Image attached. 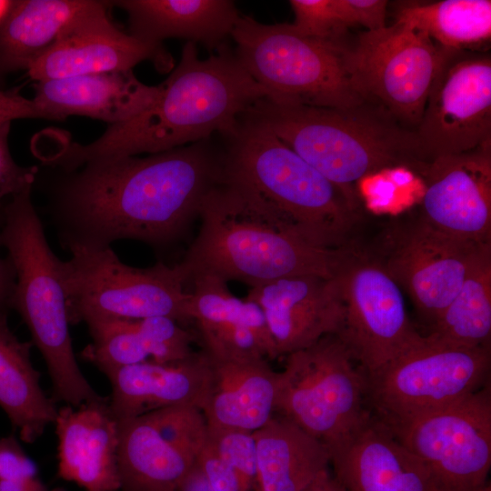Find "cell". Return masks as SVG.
<instances>
[{"mask_svg": "<svg viewBox=\"0 0 491 491\" xmlns=\"http://www.w3.org/2000/svg\"><path fill=\"white\" fill-rule=\"evenodd\" d=\"M253 435L257 457L254 491H303L329 468L327 448L280 415Z\"/></svg>", "mask_w": 491, "mask_h": 491, "instance_id": "cell-28", "label": "cell"}, {"mask_svg": "<svg viewBox=\"0 0 491 491\" xmlns=\"http://www.w3.org/2000/svg\"><path fill=\"white\" fill-rule=\"evenodd\" d=\"M443 48L426 34L395 22L360 34L346 46L356 92L404 126L416 131L438 71Z\"/></svg>", "mask_w": 491, "mask_h": 491, "instance_id": "cell-11", "label": "cell"}, {"mask_svg": "<svg viewBox=\"0 0 491 491\" xmlns=\"http://www.w3.org/2000/svg\"><path fill=\"white\" fill-rule=\"evenodd\" d=\"M247 112L357 206L355 186L365 178L396 167L423 175L430 165L416 132L368 101L328 108L265 97Z\"/></svg>", "mask_w": 491, "mask_h": 491, "instance_id": "cell-4", "label": "cell"}, {"mask_svg": "<svg viewBox=\"0 0 491 491\" xmlns=\"http://www.w3.org/2000/svg\"><path fill=\"white\" fill-rule=\"evenodd\" d=\"M303 491H347L329 468L316 476Z\"/></svg>", "mask_w": 491, "mask_h": 491, "instance_id": "cell-43", "label": "cell"}, {"mask_svg": "<svg viewBox=\"0 0 491 491\" xmlns=\"http://www.w3.org/2000/svg\"><path fill=\"white\" fill-rule=\"evenodd\" d=\"M344 317L336 335L365 374L421 345L401 287L376 260L355 251L338 274Z\"/></svg>", "mask_w": 491, "mask_h": 491, "instance_id": "cell-13", "label": "cell"}, {"mask_svg": "<svg viewBox=\"0 0 491 491\" xmlns=\"http://www.w3.org/2000/svg\"><path fill=\"white\" fill-rule=\"evenodd\" d=\"M235 54L271 100L349 108L365 102L346 63V45L298 34L291 24L266 25L240 15L231 35Z\"/></svg>", "mask_w": 491, "mask_h": 491, "instance_id": "cell-7", "label": "cell"}, {"mask_svg": "<svg viewBox=\"0 0 491 491\" xmlns=\"http://www.w3.org/2000/svg\"><path fill=\"white\" fill-rule=\"evenodd\" d=\"M2 225V215L0 212V227ZM1 248V246H0ZM15 284V268L6 256L2 257L0 255V309H7L14 292Z\"/></svg>", "mask_w": 491, "mask_h": 491, "instance_id": "cell-41", "label": "cell"}, {"mask_svg": "<svg viewBox=\"0 0 491 491\" xmlns=\"http://www.w3.org/2000/svg\"><path fill=\"white\" fill-rule=\"evenodd\" d=\"M128 15L130 35L148 43L182 38L217 51L240 16L230 0H122L111 2Z\"/></svg>", "mask_w": 491, "mask_h": 491, "instance_id": "cell-26", "label": "cell"}, {"mask_svg": "<svg viewBox=\"0 0 491 491\" xmlns=\"http://www.w3.org/2000/svg\"><path fill=\"white\" fill-rule=\"evenodd\" d=\"M119 423V491H176L195 459L158 433L146 415Z\"/></svg>", "mask_w": 491, "mask_h": 491, "instance_id": "cell-30", "label": "cell"}, {"mask_svg": "<svg viewBox=\"0 0 491 491\" xmlns=\"http://www.w3.org/2000/svg\"><path fill=\"white\" fill-rule=\"evenodd\" d=\"M443 48V47H442ZM416 135L431 163L491 142V57L443 48Z\"/></svg>", "mask_w": 491, "mask_h": 491, "instance_id": "cell-14", "label": "cell"}, {"mask_svg": "<svg viewBox=\"0 0 491 491\" xmlns=\"http://www.w3.org/2000/svg\"><path fill=\"white\" fill-rule=\"evenodd\" d=\"M423 176L422 221L459 240L491 242V142L435 158Z\"/></svg>", "mask_w": 491, "mask_h": 491, "instance_id": "cell-16", "label": "cell"}, {"mask_svg": "<svg viewBox=\"0 0 491 491\" xmlns=\"http://www.w3.org/2000/svg\"><path fill=\"white\" fill-rule=\"evenodd\" d=\"M24 118L46 119L33 99L24 97L18 88L0 91V123Z\"/></svg>", "mask_w": 491, "mask_h": 491, "instance_id": "cell-40", "label": "cell"}, {"mask_svg": "<svg viewBox=\"0 0 491 491\" xmlns=\"http://www.w3.org/2000/svg\"><path fill=\"white\" fill-rule=\"evenodd\" d=\"M189 282L193 289L186 306V324L195 325L204 351L225 358H277L257 305L235 296L227 282L215 276L197 275Z\"/></svg>", "mask_w": 491, "mask_h": 491, "instance_id": "cell-20", "label": "cell"}, {"mask_svg": "<svg viewBox=\"0 0 491 491\" xmlns=\"http://www.w3.org/2000/svg\"><path fill=\"white\" fill-rule=\"evenodd\" d=\"M329 451L369 416L366 375L336 335L286 356L276 413Z\"/></svg>", "mask_w": 491, "mask_h": 491, "instance_id": "cell-9", "label": "cell"}, {"mask_svg": "<svg viewBox=\"0 0 491 491\" xmlns=\"http://www.w3.org/2000/svg\"><path fill=\"white\" fill-rule=\"evenodd\" d=\"M204 352L208 375L201 410L207 425L249 432L261 428L276 413L279 372L266 358H225Z\"/></svg>", "mask_w": 491, "mask_h": 491, "instance_id": "cell-23", "label": "cell"}, {"mask_svg": "<svg viewBox=\"0 0 491 491\" xmlns=\"http://www.w3.org/2000/svg\"><path fill=\"white\" fill-rule=\"evenodd\" d=\"M489 243L456 239L420 218L397 230L377 260L431 323L459 291L473 264Z\"/></svg>", "mask_w": 491, "mask_h": 491, "instance_id": "cell-15", "label": "cell"}, {"mask_svg": "<svg viewBox=\"0 0 491 491\" xmlns=\"http://www.w3.org/2000/svg\"><path fill=\"white\" fill-rule=\"evenodd\" d=\"M62 172L48 213L65 250H102L125 239L156 247L176 241L198 216L220 179L221 153L207 139Z\"/></svg>", "mask_w": 491, "mask_h": 491, "instance_id": "cell-1", "label": "cell"}, {"mask_svg": "<svg viewBox=\"0 0 491 491\" xmlns=\"http://www.w3.org/2000/svg\"><path fill=\"white\" fill-rule=\"evenodd\" d=\"M198 234L179 263L250 287L293 276L335 277L353 250L326 247L248 187L220 176L199 208Z\"/></svg>", "mask_w": 491, "mask_h": 491, "instance_id": "cell-3", "label": "cell"}, {"mask_svg": "<svg viewBox=\"0 0 491 491\" xmlns=\"http://www.w3.org/2000/svg\"><path fill=\"white\" fill-rule=\"evenodd\" d=\"M109 5L90 0H24L0 24V78L25 69L84 20Z\"/></svg>", "mask_w": 491, "mask_h": 491, "instance_id": "cell-27", "label": "cell"}, {"mask_svg": "<svg viewBox=\"0 0 491 491\" xmlns=\"http://www.w3.org/2000/svg\"><path fill=\"white\" fill-rule=\"evenodd\" d=\"M32 346L12 332L7 309H0V407L28 444L55 423L58 410L41 386V374L31 361Z\"/></svg>", "mask_w": 491, "mask_h": 491, "instance_id": "cell-29", "label": "cell"}, {"mask_svg": "<svg viewBox=\"0 0 491 491\" xmlns=\"http://www.w3.org/2000/svg\"><path fill=\"white\" fill-rule=\"evenodd\" d=\"M490 347L425 341L366 375V402L387 427L449 406L489 384Z\"/></svg>", "mask_w": 491, "mask_h": 491, "instance_id": "cell-10", "label": "cell"}, {"mask_svg": "<svg viewBox=\"0 0 491 491\" xmlns=\"http://www.w3.org/2000/svg\"><path fill=\"white\" fill-rule=\"evenodd\" d=\"M328 452L347 491H436L426 466L372 414Z\"/></svg>", "mask_w": 491, "mask_h": 491, "instance_id": "cell-19", "label": "cell"}, {"mask_svg": "<svg viewBox=\"0 0 491 491\" xmlns=\"http://www.w3.org/2000/svg\"><path fill=\"white\" fill-rule=\"evenodd\" d=\"M107 6L95 13L38 57L27 69L36 81L132 70L144 61L169 71L173 58L162 44L142 41L113 24Z\"/></svg>", "mask_w": 491, "mask_h": 491, "instance_id": "cell-18", "label": "cell"}, {"mask_svg": "<svg viewBox=\"0 0 491 491\" xmlns=\"http://www.w3.org/2000/svg\"><path fill=\"white\" fill-rule=\"evenodd\" d=\"M10 125L0 123V202L32 188L38 173L36 166H22L13 159L7 143Z\"/></svg>", "mask_w": 491, "mask_h": 491, "instance_id": "cell-36", "label": "cell"}, {"mask_svg": "<svg viewBox=\"0 0 491 491\" xmlns=\"http://www.w3.org/2000/svg\"><path fill=\"white\" fill-rule=\"evenodd\" d=\"M60 264L72 326L100 319L164 316L186 324V274L180 264L145 268L123 263L111 247L75 250Z\"/></svg>", "mask_w": 491, "mask_h": 491, "instance_id": "cell-8", "label": "cell"}, {"mask_svg": "<svg viewBox=\"0 0 491 491\" xmlns=\"http://www.w3.org/2000/svg\"><path fill=\"white\" fill-rule=\"evenodd\" d=\"M58 476L85 491H119V423L101 396L75 407L58 408Z\"/></svg>", "mask_w": 491, "mask_h": 491, "instance_id": "cell-21", "label": "cell"}, {"mask_svg": "<svg viewBox=\"0 0 491 491\" xmlns=\"http://www.w3.org/2000/svg\"><path fill=\"white\" fill-rule=\"evenodd\" d=\"M105 375L111 384L109 407L121 422L174 406L190 405L201 409L208 367L202 350L179 361H146Z\"/></svg>", "mask_w": 491, "mask_h": 491, "instance_id": "cell-24", "label": "cell"}, {"mask_svg": "<svg viewBox=\"0 0 491 491\" xmlns=\"http://www.w3.org/2000/svg\"><path fill=\"white\" fill-rule=\"evenodd\" d=\"M387 428L426 466L436 491H481L488 483L490 383L449 406Z\"/></svg>", "mask_w": 491, "mask_h": 491, "instance_id": "cell-12", "label": "cell"}, {"mask_svg": "<svg viewBox=\"0 0 491 491\" xmlns=\"http://www.w3.org/2000/svg\"><path fill=\"white\" fill-rule=\"evenodd\" d=\"M246 298L261 309L277 357L337 335L343 323L338 275L282 277L251 287Z\"/></svg>", "mask_w": 491, "mask_h": 491, "instance_id": "cell-17", "label": "cell"}, {"mask_svg": "<svg viewBox=\"0 0 491 491\" xmlns=\"http://www.w3.org/2000/svg\"><path fill=\"white\" fill-rule=\"evenodd\" d=\"M0 491H65L49 488L38 477L14 481H0Z\"/></svg>", "mask_w": 491, "mask_h": 491, "instance_id": "cell-42", "label": "cell"}, {"mask_svg": "<svg viewBox=\"0 0 491 491\" xmlns=\"http://www.w3.org/2000/svg\"><path fill=\"white\" fill-rule=\"evenodd\" d=\"M195 464L213 491H243L235 471L207 442L196 455Z\"/></svg>", "mask_w": 491, "mask_h": 491, "instance_id": "cell-38", "label": "cell"}, {"mask_svg": "<svg viewBox=\"0 0 491 491\" xmlns=\"http://www.w3.org/2000/svg\"><path fill=\"white\" fill-rule=\"evenodd\" d=\"M145 415L165 440L194 459L206 442L207 423L195 406H174Z\"/></svg>", "mask_w": 491, "mask_h": 491, "instance_id": "cell-33", "label": "cell"}, {"mask_svg": "<svg viewBox=\"0 0 491 491\" xmlns=\"http://www.w3.org/2000/svg\"><path fill=\"white\" fill-rule=\"evenodd\" d=\"M34 88L33 100L47 120L84 115L115 125L147 109L160 85H147L133 70H124L40 81Z\"/></svg>", "mask_w": 491, "mask_h": 491, "instance_id": "cell-22", "label": "cell"}, {"mask_svg": "<svg viewBox=\"0 0 491 491\" xmlns=\"http://www.w3.org/2000/svg\"><path fill=\"white\" fill-rule=\"evenodd\" d=\"M32 188L11 196L0 209V246L15 271L9 307L26 325L41 353L53 386V399L77 407L102 396L76 362L63 289L61 259L52 251L33 205Z\"/></svg>", "mask_w": 491, "mask_h": 491, "instance_id": "cell-5", "label": "cell"}, {"mask_svg": "<svg viewBox=\"0 0 491 491\" xmlns=\"http://www.w3.org/2000/svg\"><path fill=\"white\" fill-rule=\"evenodd\" d=\"M207 444L235 471L243 491H254L256 445L253 432L207 425Z\"/></svg>", "mask_w": 491, "mask_h": 491, "instance_id": "cell-34", "label": "cell"}, {"mask_svg": "<svg viewBox=\"0 0 491 491\" xmlns=\"http://www.w3.org/2000/svg\"><path fill=\"white\" fill-rule=\"evenodd\" d=\"M37 477V467L14 436H0V481Z\"/></svg>", "mask_w": 491, "mask_h": 491, "instance_id": "cell-37", "label": "cell"}, {"mask_svg": "<svg viewBox=\"0 0 491 491\" xmlns=\"http://www.w3.org/2000/svg\"><path fill=\"white\" fill-rule=\"evenodd\" d=\"M224 137L221 177L256 192L317 243L347 246L359 206L246 112Z\"/></svg>", "mask_w": 491, "mask_h": 491, "instance_id": "cell-6", "label": "cell"}, {"mask_svg": "<svg viewBox=\"0 0 491 491\" xmlns=\"http://www.w3.org/2000/svg\"><path fill=\"white\" fill-rule=\"evenodd\" d=\"M387 4L385 0H344L350 27L362 25L366 31L384 28Z\"/></svg>", "mask_w": 491, "mask_h": 491, "instance_id": "cell-39", "label": "cell"}, {"mask_svg": "<svg viewBox=\"0 0 491 491\" xmlns=\"http://www.w3.org/2000/svg\"><path fill=\"white\" fill-rule=\"evenodd\" d=\"M425 336L437 345L490 347L491 245L479 254L459 291Z\"/></svg>", "mask_w": 491, "mask_h": 491, "instance_id": "cell-31", "label": "cell"}, {"mask_svg": "<svg viewBox=\"0 0 491 491\" xmlns=\"http://www.w3.org/2000/svg\"><path fill=\"white\" fill-rule=\"evenodd\" d=\"M15 1L0 0V24L14 7Z\"/></svg>", "mask_w": 491, "mask_h": 491, "instance_id": "cell-45", "label": "cell"}, {"mask_svg": "<svg viewBox=\"0 0 491 491\" xmlns=\"http://www.w3.org/2000/svg\"><path fill=\"white\" fill-rule=\"evenodd\" d=\"M144 112L110 127L95 142L71 144L51 158L62 170L109 157L156 154L225 135L257 101L269 97L227 45L205 59L186 42L181 58Z\"/></svg>", "mask_w": 491, "mask_h": 491, "instance_id": "cell-2", "label": "cell"}, {"mask_svg": "<svg viewBox=\"0 0 491 491\" xmlns=\"http://www.w3.org/2000/svg\"><path fill=\"white\" fill-rule=\"evenodd\" d=\"M295 14L292 27L300 35L342 41L350 27L343 0H291Z\"/></svg>", "mask_w": 491, "mask_h": 491, "instance_id": "cell-35", "label": "cell"}, {"mask_svg": "<svg viewBox=\"0 0 491 491\" xmlns=\"http://www.w3.org/2000/svg\"><path fill=\"white\" fill-rule=\"evenodd\" d=\"M85 324L92 343L80 356L104 374L146 361H179L195 353L193 333L168 317L100 319Z\"/></svg>", "mask_w": 491, "mask_h": 491, "instance_id": "cell-25", "label": "cell"}, {"mask_svg": "<svg viewBox=\"0 0 491 491\" xmlns=\"http://www.w3.org/2000/svg\"><path fill=\"white\" fill-rule=\"evenodd\" d=\"M176 491H213L195 464Z\"/></svg>", "mask_w": 491, "mask_h": 491, "instance_id": "cell-44", "label": "cell"}, {"mask_svg": "<svg viewBox=\"0 0 491 491\" xmlns=\"http://www.w3.org/2000/svg\"><path fill=\"white\" fill-rule=\"evenodd\" d=\"M396 22L426 34L443 48L486 52L491 39V1L408 5L397 11Z\"/></svg>", "mask_w": 491, "mask_h": 491, "instance_id": "cell-32", "label": "cell"}]
</instances>
